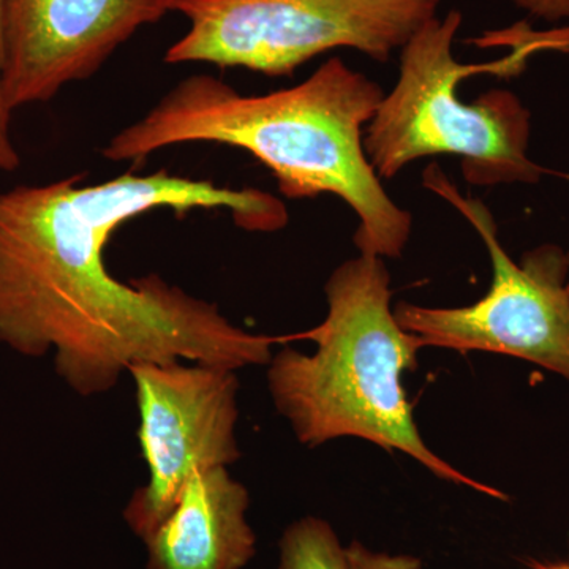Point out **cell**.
<instances>
[{"mask_svg": "<svg viewBox=\"0 0 569 569\" xmlns=\"http://www.w3.org/2000/svg\"><path fill=\"white\" fill-rule=\"evenodd\" d=\"M82 181L71 174L0 190V347L24 358L51 353L56 373L81 397L107 395L140 362L268 366L287 336L247 331L216 302L157 274L123 282L108 271L104 247L156 209H220L242 230L272 233L288 223L279 198L167 170Z\"/></svg>", "mask_w": 569, "mask_h": 569, "instance_id": "1", "label": "cell"}, {"mask_svg": "<svg viewBox=\"0 0 569 569\" xmlns=\"http://www.w3.org/2000/svg\"><path fill=\"white\" fill-rule=\"evenodd\" d=\"M385 91L340 58L329 59L295 88L244 96L211 74H192L102 149L111 162H141L187 142L249 152L274 174L290 200L332 193L358 216L359 253L402 257L411 213L392 200L367 159L365 127Z\"/></svg>", "mask_w": 569, "mask_h": 569, "instance_id": "2", "label": "cell"}, {"mask_svg": "<svg viewBox=\"0 0 569 569\" xmlns=\"http://www.w3.org/2000/svg\"><path fill=\"white\" fill-rule=\"evenodd\" d=\"M325 295V320L287 336L288 342L316 343V351L283 347L266 366L269 395L299 443L318 448L359 438L402 452L441 481L507 500L500 490L441 459L419 432L402 380L417 370L425 347L396 320L383 258L359 253L337 266Z\"/></svg>", "mask_w": 569, "mask_h": 569, "instance_id": "3", "label": "cell"}, {"mask_svg": "<svg viewBox=\"0 0 569 569\" xmlns=\"http://www.w3.org/2000/svg\"><path fill=\"white\" fill-rule=\"evenodd\" d=\"M462 13L432 18L400 50L399 80L385 93L365 132L367 159L380 179L396 178L415 160L458 156L471 186L537 183L546 170L529 157L531 112L516 93L492 89L466 103L460 82L477 74L512 77L542 48H569V29L520 33L507 58L460 63L452 44Z\"/></svg>", "mask_w": 569, "mask_h": 569, "instance_id": "4", "label": "cell"}, {"mask_svg": "<svg viewBox=\"0 0 569 569\" xmlns=\"http://www.w3.org/2000/svg\"><path fill=\"white\" fill-rule=\"evenodd\" d=\"M440 0H174L190 22L167 63L242 67L290 77L310 59L351 48L385 63L437 17Z\"/></svg>", "mask_w": 569, "mask_h": 569, "instance_id": "5", "label": "cell"}, {"mask_svg": "<svg viewBox=\"0 0 569 569\" xmlns=\"http://www.w3.org/2000/svg\"><path fill=\"white\" fill-rule=\"evenodd\" d=\"M422 182L475 228L488 249L492 280L485 298L466 307L399 302L395 317L422 347L512 356L556 373L569 383L568 263L563 249L539 246L516 263L498 238L488 206L463 197L438 164Z\"/></svg>", "mask_w": 569, "mask_h": 569, "instance_id": "6", "label": "cell"}, {"mask_svg": "<svg viewBox=\"0 0 569 569\" xmlns=\"http://www.w3.org/2000/svg\"><path fill=\"white\" fill-rule=\"evenodd\" d=\"M236 373L189 361L130 367L140 417L138 445L149 478L130 497L123 520L142 541L170 516L194 473L241 459Z\"/></svg>", "mask_w": 569, "mask_h": 569, "instance_id": "7", "label": "cell"}, {"mask_svg": "<svg viewBox=\"0 0 569 569\" xmlns=\"http://www.w3.org/2000/svg\"><path fill=\"white\" fill-rule=\"evenodd\" d=\"M174 0H3V97L11 111L89 80Z\"/></svg>", "mask_w": 569, "mask_h": 569, "instance_id": "8", "label": "cell"}, {"mask_svg": "<svg viewBox=\"0 0 569 569\" xmlns=\"http://www.w3.org/2000/svg\"><path fill=\"white\" fill-rule=\"evenodd\" d=\"M249 490L228 467L198 471L146 539L148 569H244L257 553Z\"/></svg>", "mask_w": 569, "mask_h": 569, "instance_id": "9", "label": "cell"}, {"mask_svg": "<svg viewBox=\"0 0 569 569\" xmlns=\"http://www.w3.org/2000/svg\"><path fill=\"white\" fill-rule=\"evenodd\" d=\"M277 569H351L347 546L328 520L306 516L287 527Z\"/></svg>", "mask_w": 569, "mask_h": 569, "instance_id": "10", "label": "cell"}, {"mask_svg": "<svg viewBox=\"0 0 569 569\" xmlns=\"http://www.w3.org/2000/svg\"><path fill=\"white\" fill-rule=\"evenodd\" d=\"M347 550L351 569H422L421 559L408 553L377 552L359 541H351Z\"/></svg>", "mask_w": 569, "mask_h": 569, "instance_id": "11", "label": "cell"}, {"mask_svg": "<svg viewBox=\"0 0 569 569\" xmlns=\"http://www.w3.org/2000/svg\"><path fill=\"white\" fill-rule=\"evenodd\" d=\"M3 73V0H0V171H17L21 167V156L11 138V114L7 107L2 86Z\"/></svg>", "mask_w": 569, "mask_h": 569, "instance_id": "12", "label": "cell"}, {"mask_svg": "<svg viewBox=\"0 0 569 569\" xmlns=\"http://www.w3.org/2000/svg\"><path fill=\"white\" fill-rule=\"evenodd\" d=\"M511 2L539 20L569 21V0H511Z\"/></svg>", "mask_w": 569, "mask_h": 569, "instance_id": "13", "label": "cell"}, {"mask_svg": "<svg viewBox=\"0 0 569 569\" xmlns=\"http://www.w3.org/2000/svg\"><path fill=\"white\" fill-rule=\"evenodd\" d=\"M533 569H569V560L553 561V563H533Z\"/></svg>", "mask_w": 569, "mask_h": 569, "instance_id": "14", "label": "cell"}, {"mask_svg": "<svg viewBox=\"0 0 569 569\" xmlns=\"http://www.w3.org/2000/svg\"><path fill=\"white\" fill-rule=\"evenodd\" d=\"M565 253H567V263H568V291H569V247L567 250H565Z\"/></svg>", "mask_w": 569, "mask_h": 569, "instance_id": "15", "label": "cell"}]
</instances>
